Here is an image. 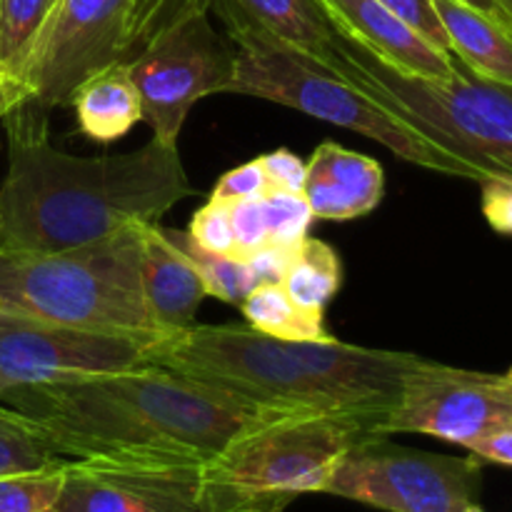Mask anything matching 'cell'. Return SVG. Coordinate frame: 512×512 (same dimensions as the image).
Returning a JSON list of instances; mask_svg holds the SVG:
<instances>
[{"label": "cell", "instance_id": "cell-25", "mask_svg": "<svg viewBox=\"0 0 512 512\" xmlns=\"http://www.w3.org/2000/svg\"><path fill=\"white\" fill-rule=\"evenodd\" d=\"M183 245L185 253L190 255V260L198 268L200 278H203L208 298H218L223 303L238 305L240 308L243 300L248 298L250 290L255 288V278L250 273L248 263L240 258H233V255L208 253V250L198 248L190 240L188 233H183Z\"/></svg>", "mask_w": 512, "mask_h": 512}, {"label": "cell", "instance_id": "cell-35", "mask_svg": "<svg viewBox=\"0 0 512 512\" xmlns=\"http://www.w3.org/2000/svg\"><path fill=\"white\" fill-rule=\"evenodd\" d=\"M465 450H470V453H473L475 458L483 460V463L508 465V468H512V425L493 430V433L473 440Z\"/></svg>", "mask_w": 512, "mask_h": 512}, {"label": "cell", "instance_id": "cell-16", "mask_svg": "<svg viewBox=\"0 0 512 512\" xmlns=\"http://www.w3.org/2000/svg\"><path fill=\"white\" fill-rule=\"evenodd\" d=\"M303 195L318 220L363 218L383 203L385 170L370 155L325 140L305 163Z\"/></svg>", "mask_w": 512, "mask_h": 512}, {"label": "cell", "instance_id": "cell-24", "mask_svg": "<svg viewBox=\"0 0 512 512\" xmlns=\"http://www.w3.org/2000/svg\"><path fill=\"white\" fill-rule=\"evenodd\" d=\"M213 0H130L125 60L135 58L163 30L198 13H210Z\"/></svg>", "mask_w": 512, "mask_h": 512}, {"label": "cell", "instance_id": "cell-3", "mask_svg": "<svg viewBox=\"0 0 512 512\" xmlns=\"http://www.w3.org/2000/svg\"><path fill=\"white\" fill-rule=\"evenodd\" d=\"M413 353L328 340L300 343L250 325H188L150 345L148 363L290 413L358 415L380 423L398 405Z\"/></svg>", "mask_w": 512, "mask_h": 512}, {"label": "cell", "instance_id": "cell-10", "mask_svg": "<svg viewBox=\"0 0 512 512\" xmlns=\"http://www.w3.org/2000/svg\"><path fill=\"white\" fill-rule=\"evenodd\" d=\"M130 0H53L15 78L45 108L70 105L83 83L125 63Z\"/></svg>", "mask_w": 512, "mask_h": 512}, {"label": "cell", "instance_id": "cell-36", "mask_svg": "<svg viewBox=\"0 0 512 512\" xmlns=\"http://www.w3.org/2000/svg\"><path fill=\"white\" fill-rule=\"evenodd\" d=\"M28 98H33L28 85L20 83L18 78H10V75H5V78L0 80V120H3L5 115L15 108V105H20L23 100H28Z\"/></svg>", "mask_w": 512, "mask_h": 512}, {"label": "cell", "instance_id": "cell-21", "mask_svg": "<svg viewBox=\"0 0 512 512\" xmlns=\"http://www.w3.org/2000/svg\"><path fill=\"white\" fill-rule=\"evenodd\" d=\"M343 285V263L335 248L325 240L305 238L290 258L283 278V290L295 305L310 313H325V305Z\"/></svg>", "mask_w": 512, "mask_h": 512}, {"label": "cell", "instance_id": "cell-15", "mask_svg": "<svg viewBox=\"0 0 512 512\" xmlns=\"http://www.w3.org/2000/svg\"><path fill=\"white\" fill-rule=\"evenodd\" d=\"M185 230L160 223L140 225L143 238V295L155 328L163 335L178 333L195 323L200 303L208 298L198 268L185 253Z\"/></svg>", "mask_w": 512, "mask_h": 512}, {"label": "cell", "instance_id": "cell-37", "mask_svg": "<svg viewBox=\"0 0 512 512\" xmlns=\"http://www.w3.org/2000/svg\"><path fill=\"white\" fill-rule=\"evenodd\" d=\"M460 3L470 5V8L483 10V13H488V15H495V18H503V13H500V8L495 5V0H460Z\"/></svg>", "mask_w": 512, "mask_h": 512}, {"label": "cell", "instance_id": "cell-27", "mask_svg": "<svg viewBox=\"0 0 512 512\" xmlns=\"http://www.w3.org/2000/svg\"><path fill=\"white\" fill-rule=\"evenodd\" d=\"M65 468L45 470V473L3 475L0 478V512H40L53 508L60 488H63Z\"/></svg>", "mask_w": 512, "mask_h": 512}, {"label": "cell", "instance_id": "cell-28", "mask_svg": "<svg viewBox=\"0 0 512 512\" xmlns=\"http://www.w3.org/2000/svg\"><path fill=\"white\" fill-rule=\"evenodd\" d=\"M230 225H233V258L248 260L258 250L270 245L268 223H265L263 200L250 198L230 205Z\"/></svg>", "mask_w": 512, "mask_h": 512}, {"label": "cell", "instance_id": "cell-33", "mask_svg": "<svg viewBox=\"0 0 512 512\" xmlns=\"http://www.w3.org/2000/svg\"><path fill=\"white\" fill-rule=\"evenodd\" d=\"M483 188V215L490 228L500 235L512 238V178H485Z\"/></svg>", "mask_w": 512, "mask_h": 512}, {"label": "cell", "instance_id": "cell-23", "mask_svg": "<svg viewBox=\"0 0 512 512\" xmlns=\"http://www.w3.org/2000/svg\"><path fill=\"white\" fill-rule=\"evenodd\" d=\"M53 0H0V68L15 78Z\"/></svg>", "mask_w": 512, "mask_h": 512}, {"label": "cell", "instance_id": "cell-41", "mask_svg": "<svg viewBox=\"0 0 512 512\" xmlns=\"http://www.w3.org/2000/svg\"><path fill=\"white\" fill-rule=\"evenodd\" d=\"M270 512H283V510H270Z\"/></svg>", "mask_w": 512, "mask_h": 512}, {"label": "cell", "instance_id": "cell-9", "mask_svg": "<svg viewBox=\"0 0 512 512\" xmlns=\"http://www.w3.org/2000/svg\"><path fill=\"white\" fill-rule=\"evenodd\" d=\"M153 138L178 145L190 108L205 95L228 93L235 80V48L220 38L208 13L190 15L125 60Z\"/></svg>", "mask_w": 512, "mask_h": 512}, {"label": "cell", "instance_id": "cell-29", "mask_svg": "<svg viewBox=\"0 0 512 512\" xmlns=\"http://www.w3.org/2000/svg\"><path fill=\"white\" fill-rule=\"evenodd\" d=\"M190 240L208 253L233 255V225H230V205L220 200H208L195 210L188 228Z\"/></svg>", "mask_w": 512, "mask_h": 512}, {"label": "cell", "instance_id": "cell-4", "mask_svg": "<svg viewBox=\"0 0 512 512\" xmlns=\"http://www.w3.org/2000/svg\"><path fill=\"white\" fill-rule=\"evenodd\" d=\"M140 263V225L60 253L0 248V310L63 328L165 338L145 305Z\"/></svg>", "mask_w": 512, "mask_h": 512}, {"label": "cell", "instance_id": "cell-38", "mask_svg": "<svg viewBox=\"0 0 512 512\" xmlns=\"http://www.w3.org/2000/svg\"><path fill=\"white\" fill-rule=\"evenodd\" d=\"M495 5H498V8H500L503 18L512 25V0H495Z\"/></svg>", "mask_w": 512, "mask_h": 512}, {"label": "cell", "instance_id": "cell-31", "mask_svg": "<svg viewBox=\"0 0 512 512\" xmlns=\"http://www.w3.org/2000/svg\"><path fill=\"white\" fill-rule=\"evenodd\" d=\"M268 193V180H265L263 168H260L258 158L250 160V163L238 165V168L228 170L223 178L215 183L210 200H220V203H240V200L260 198V195Z\"/></svg>", "mask_w": 512, "mask_h": 512}, {"label": "cell", "instance_id": "cell-30", "mask_svg": "<svg viewBox=\"0 0 512 512\" xmlns=\"http://www.w3.org/2000/svg\"><path fill=\"white\" fill-rule=\"evenodd\" d=\"M383 3L390 13L398 15L400 20L410 25V28L418 30L425 40L435 45V48L450 53L448 35H445L443 23H440V15L435 10L433 0H378Z\"/></svg>", "mask_w": 512, "mask_h": 512}, {"label": "cell", "instance_id": "cell-1", "mask_svg": "<svg viewBox=\"0 0 512 512\" xmlns=\"http://www.w3.org/2000/svg\"><path fill=\"white\" fill-rule=\"evenodd\" d=\"M0 403L23 413L65 460L190 468L248 430L293 415L153 363L30 385Z\"/></svg>", "mask_w": 512, "mask_h": 512}, {"label": "cell", "instance_id": "cell-39", "mask_svg": "<svg viewBox=\"0 0 512 512\" xmlns=\"http://www.w3.org/2000/svg\"><path fill=\"white\" fill-rule=\"evenodd\" d=\"M465 512H488V510H483V508H480V505H478V503H475V505H470V508H468V510H465Z\"/></svg>", "mask_w": 512, "mask_h": 512}, {"label": "cell", "instance_id": "cell-14", "mask_svg": "<svg viewBox=\"0 0 512 512\" xmlns=\"http://www.w3.org/2000/svg\"><path fill=\"white\" fill-rule=\"evenodd\" d=\"M320 5L343 38L353 40L398 73L440 83L453 78V55L435 48L378 0H320Z\"/></svg>", "mask_w": 512, "mask_h": 512}, {"label": "cell", "instance_id": "cell-13", "mask_svg": "<svg viewBox=\"0 0 512 512\" xmlns=\"http://www.w3.org/2000/svg\"><path fill=\"white\" fill-rule=\"evenodd\" d=\"M60 512H205L200 468L70 460Z\"/></svg>", "mask_w": 512, "mask_h": 512}, {"label": "cell", "instance_id": "cell-7", "mask_svg": "<svg viewBox=\"0 0 512 512\" xmlns=\"http://www.w3.org/2000/svg\"><path fill=\"white\" fill-rule=\"evenodd\" d=\"M228 35L238 58L235 80L228 93L288 105L325 123L378 140L398 158L420 168L478 180L473 168L435 148L415 128L395 120L388 108L370 98L368 90L348 78L343 70L328 68L313 55L300 53L250 25H228Z\"/></svg>", "mask_w": 512, "mask_h": 512}, {"label": "cell", "instance_id": "cell-5", "mask_svg": "<svg viewBox=\"0 0 512 512\" xmlns=\"http://www.w3.org/2000/svg\"><path fill=\"white\" fill-rule=\"evenodd\" d=\"M338 48L335 68L363 85L395 120L473 168L478 183L512 178V85L480 78L458 60L453 78L443 83L403 75L340 33Z\"/></svg>", "mask_w": 512, "mask_h": 512}, {"label": "cell", "instance_id": "cell-40", "mask_svg": "<svg viewBox=\"0 0 512 512\" xmlns=\"http://www.w3.org/2000/svg\"><path fill=\"white\" fill-rule=\"evenodd\" d=\"M40 512H60V510L53 505V508H45V510H40Z\"/></svg>", "mask_w": 512, "mask_h": 512}, {"label": "cell", "instance_id": "cell-20", "mask_svg": "<svg viewBox=\"0 0 512 512\" xmlns=\"http://www.w3.org/2000/svg\"><path fill=\"white\" fill-rule=\"evenodd\" d=\"M240 310L250 328L270 338L300 340V343H328L335 338L325 330L323 315L295 305L283 285H255Z\"/></svg>", "mask_w": 512, "mask_h": 512}, {"label": "cell", "instance_id": "cell-18", "mask_svg": "<svg viewBox=\"0 0 512 512\" xmlns=\"http://www.w3.org/2000/svg\"><path fill=\"white\" fill-rule=\"evenodd\" d=\"M450 55L470 73L512 85V25L460 0H433Z\"/></svg>", "mask_w": 512, "mask_h": 512}, {"label": "cell", "instance_id": "cell-22", "mask_svg": "<svg viewBox=\"0 0 512 512\" xmlns=\"http://www.w3.org/2000/svg\"><path fill=\"white\" fill-rule=\"evenodd\" d=\"M68 463L70 460L60 458L23 413L0 403V478L45 473L65 468Z\"/></svg>", "mask_w": 512, "mask_h": 512}, {"label": "cell", "instance_id": "cell-34", "mask_svg": "<svg viewBox=\"0 0 512 512\" xmlns=\"http://www.w3.org/2000/svg\"><path fill=\"white\" fill-rule=\"evenodd\" d=\"M293 253L295 250L278 248V245H265L253 258L245 260L250 273H253L255 285H283L285 270H288Z\"/></svg>", "mask_w": 512, "mask_h": 512}, {"label": "cell", "instance_id": "cell-8", "mask_svg": "<svg viewBox=\"0 0 512 512\" xmlns=\"http://www.w3.org/2000/svg\"><path fill=\"white\" fill-rule=\"evenodd\" d=\"M483 460L393 445L388 435L348 450L323 493L388 512H465L478 503Z\"/></svg>", "mask_w": 512, "mask_h": 512}, {"label": "cell", "instance_id": "cell-26", "mask_svg": "<svg viewBox=\"0 0 512 512\" xmlns=\"http://www.w3.org/2000/svg\"><path fill=\"white\" fill-rule=\"evenodd\" d=\"M260 200H263L270 245L298 250L300 243L308 238L310 223L315 220L305 195L288 193V190H268L265 195H260Z\"/></svg>", "mask_w": 512, "mask_h": 512}, {"label": "cell", "instance_id": "cell-17", "mask_svg": "<svg viewBox=\"0 0 512 512\" xmlns=\"http://www.w3.org/2000/svg\"><path fill=\"white\" fill-rule=\"evenodd\" d=\"M210 10L225 25H250L328 68L340 60L338 30L320 0H213Z\"/></svg>", "mask_w": 512, "mask_h": 512}, {"label": "cell", "instance_id": "cell-19", "mask_svg": "<svg viewBox=\"0 0 512 512\" xmlns=\"http://www.w3.org/2000/svg\"><path fill=\"white\" fill-rule=\"evenodd\" d=\"M70 105H75L80 130L98 143L123 138L135 123L143 120L140 93L123 63L80 85Z\"/></svg>", "mask_w": 512, "mask_h": 512}, {"label": "cell", "instance_id": "cell-2", "mask_svg": "<svg viewBox=\"0 0 512 512\" xmlns=\"http://www.w3.org/2000/svg\"><path fill=\"white\" fill-rule=\"evenodd\" d=\"M48 110L35 98L3 118L8 170L0 185V248L60 253L158 223L195 188L178 145L150 138L120 155L83 158L55 148Z\"/></svg>", "mask_w": 512, "mask_h": 512}, {"label": "cell", "instance_id": "cell-6", "mask_svg": "<svg viewBox=\"0 0 512 512\" xmlns=\"http://www.w3.org/2000/svg\"><path fill=\"white\" fill-rule=\"evenodd\" d=\"M378 423L358 415L293 413L248 430L200 468L205 512L285 510L295 498L323 493L340 460Z\"/></svg>", "mask_w": 512, "mask_h": 512}, {"label": "cell", "instance_id": "cell-32", "mask_svg": "<svg viewBox=\"0 0 512 512\" xmlns=\"http://www.w3.org/2000/svg\"><path fill=\"white\" fill-rule=\"evenodd\" d=\"M263 168L268 190H288V193H303L305 185V160H300L293 150L278 148L258 158Z\"/></svg>", "mask_w": 512, "mask_h": 512}, {"label": "cell", "instance_id": "cell-11", "mask_svg": "<svg viewBox=\"0 0 512 512\" xmlns=\"http://www.w3.org/2000/svg\"><path fill=\"white\" fill-rule=\"evenodd\" d=\"M512 425V368L508 373L453 368L420 358L405 373L403 393L380 435L420 433L468 448L473 440Z\"/></svg>", "mask_w": 512, "mask_h": 512}, {"label": "cell", "instance_id": "cell-12", "mask_svg": "<svg viewBox=\"0 0 512 512\" xmlns=\"http://www.w3.org/2000/svg\"><path fill=\"white\" fill-rule=\"evenodd\" d=\"M153 343L128 335L63 328L0 310V398L30 385L135 368L148 363Z\"/></svg>", "mask_w": 512, "mask_h": 512}]
</instances>
